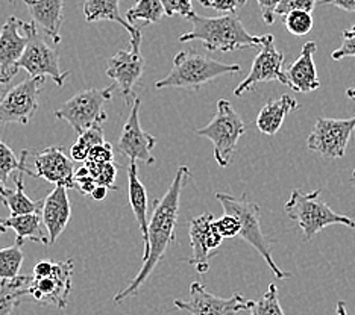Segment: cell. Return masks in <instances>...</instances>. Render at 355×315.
<instances>
[{
  "mask_svg": "<svg viewBox=\"0 0 355 315\" xmlns=\"http://www.w3.org/2000/svg\"><path fill=\"white\" fill-rule=\"evenodd\" d=\"M193 174L187 165L176 170L171 187L161 199L153 201V213L149 218V249L143 253V267L125 289L114 296V303H122L125 298L139 293L140 287L157 269L166 255L167 247L176 240V223L180 217V200L185 185Z\"/></svg>",
  "mask_w": 355,
  "mask_h": 315,
  "instance_id": "6da1fadb",
  "label": "cell"
},
{
  "mask_svg": "<svg viewBox=\"0 0 355 315\" xmlns=\"http://www.w3.org/2000/svg\"><path fill=\"white\" fill-rule=\"evenodd\" d=\"M189 21L193 29L180 37L181 43L199 39L211 52H234L261 44V35L249 34L237 14H223L220 17H200L195 14Z\"/></svg>",
  "mask_w": 355,
  "mask_h": 315,
  "instance_id": "7a4b0ae2",
  "label": "cell"
},
{
  "mask_svg": "<svg viewBox=\"0 0 355 315\" xmlns=\"http://www.w3.org/2000/svg\"><path fill=\"white\" fill-rule=\"evenodd\" d=\"M239 71V64H225L195 51H184L175 56L172 70L166 78L155 82V87L158 90L184 88L189 91H199L214 79L225 75H236Z\"/></svg>",
  "mask_w": 355,
  "mask_h": 315,
  "instance_id": "3957f363",
  "label": "cell"
},
{
  "mask_svg": "<svg viewBox=\"0 0 355 315\" xmlns=\"http://www.w3.org/2000/svg\"><path fill=\"white\" fill-rule=\"evenodd\" d=\"M320 194V190L311 192L293 190L292 196H290L284 206L287 217L300 226L304 238L306 241H311L320 231L333 224H343L355 229V222L352 218L333 211L327 201L322 199Z\"/></svg>",
  "mask_w": 355,
  "mask_h": 315,
  "instance_id": "277c9868",
  "label": "cell"
},
{
  "mask_svg": "<svg viewBox=\"0 0 355 315\" xmlns=\"http://www.w3.org/2000/svg\"><path fill=\"white\" fill-rule=\"evenodd\" d=\"M216 199L222 205L225 214L236 215L239 218L241 224L240 237L246 242H249V244L263 256V260L269 265V269L275 274L277 279L292 278V274L282 271L277 265V262L273 261L270 244L261 231L260 206H258L255 201L249 200L248 194H241L240 197H236L227 192H217Z\"/></svg>",
  "mask_w": 355,
  "mask_h": 315,
  "instance_id": "5b68a950",
  "label": "cell"
},
{
  "mask_svg": "<svg viewBox=\"0 0 355 315\" xmlns=\"http://www.w3.org/2000/svg\"><path fill=\"white\" fill-rule=\"evenodd\" d=\"M245 121L232 108L227 99L217 102V111L213 120L205 127L196 131L199 136L211 140L214 145V159L220 167H228L237 150V143L245 135Z\"/></svg>",
  "mask_w": 355,
  "mask_h": 315,
  "instance_id": "8992f818",
  "label": "cell"
},
{
  "mask_svg": "<svg viewBox=\"0 0 355 315\" xmlns=\"http://www.w3.org/2000/svg\"><path fill=\"white\" fill-rule=\"evenodd\" d=\"M114 85L108 88H87L70 97L55 111V117L67 121L76 134H84L94 126H102L108 114L105 112V103L112 99Z\"/></svg>",
  "mask_w": 355,
  "mask_h": 315,
  "instance_id": "52a82bcc",
  "label": "cell"
},
{
  "mask_svg": "<svg viewBox=\"0 0 355 315\" xmlns=\"http://www.w3.org/2000/svg\"><path fill=\"white\" fill-rule=\"evenodd\" d=\"M20 172L66 188H76L73 163L58 145H49L40 152L21 150Z\"/></svg>",
  "mask_w": 355,
  "mask_h": 315,
  "instance_id": "ba28073f",
  "label": "cell"
},
{
  "mask_svg": "<svg viewBox=\"0 0 355 315\" xmlns=\"http://www.w3.org/2000/svg\"><path fill=\"white\" fill-rule=\"evenodd\" d=\"M23 29L28 35V46L19 62V67L25 69L31 78L47 76L56 85L62 87L64 80L69 76V71H61L58 52L44 43V39L38 34L37 24L34 21H25Z\"/></svg>",
  "mask_w": 355,
  "mask_h": 315,
  "instance_id": "9c48e42d",
  "label": "cell"
},
{
  "mask_svg": "<svg viewBox=\"0 0 355 315\" xmlns=\"http://www.w3.org/2000/svg\"><path fill=\"white\" fill-rule=\"evenodd\" d=\"M43 85L44 78L37 76L8 88L0 99V126L28 125L38 109Z\"/></svg>",
  "mask_w": 355,
  "mask_h": 315,
  "instance_id": "30bf717a",
  "label": "cell"
},
{
  "mask_svg": "<svg viewBox=\"0 0 355 315\" xmlns=\"http://www.w3.org/2000/svg\"><path fill=\"white\" fill-rule=\"evenodd\" d=\"M355 131V116L351 118L320 117L306 138V147L327 159L343 158Z\"/></svg>",
  "mask_w": 355,
  "mask_h": 315,
  "instance_id": "8fae6325",
  "label": "cell"
},
{
  "mask_svg": "<svg viewBox=\"0 0 355 315\" xmlns=\"http://www.w3.org/2000/svg\"><path fill=\"white\" fill-rule=\"evenodd\" d=\"M282 66H284V55L275 47L273 35H261L260 52L255 56L249 75L234 90V96L241 97L245 93L254 90L257 85L272 82V80H278L287 87L286 71L282 70Z\"/></svg>",
  "mask_w": 355,
  "mask_h": 315,
  "instance_id": "7c38bea8",
  "label": "cell"
},
{
  "mask_svg": "<svg viewBox=\"0 0 355 315\" xmlns=\"http://www.w3.org/2000/svg\"><path fill=\"white\" fill-rule=\"evenodd\" d=\"M173 305L178 309L191 315H237L241 311H249L252 300H246L239 293H234L230 298L217 297L209 293L200 282H193L190 285L189 300L176 298Z\"/></svg>",
  "mask_w": 355,
  "mask_h": 315,
  "instance_id": "4fadbf2b",
  "label": "cell"
},
{
  "mask_svg": "<svg viewBox=\"0 0 355 315\" xmlns=\"http://www.w3.org/2000/svg\"><path fill=\"white\" fill-rule=\"evenodd\" d=\"M73 270V260L53 262V269L49 276L38 279L34 278L28 296L40 305H52L58 309H64L69 303L71 288H73V284H71Z\"/></svg>",
  "mask_w": 355,
  "mask_h": 315,
  "instance_id": "5bb4252c",
  "label": "cell"
},
{
  "mask_svg": "<svg viewBox=\"0 0 355 315\" xmlns=\"http://www.w3.org/2000/svg\"><path fill=\"white\" fill-rule=\"evenodd\" d=\"M25 21L10 15L0 29V85L10 84L20 71L19 62L28 46Z\"/></svg>",
  "mask_w": 355,
  "mask_h": 315,
  "instance_id": "9a60e30c",
  "label": "cell"
},
{
  "mask_svg": "<svg viewBox=\"0 0 355 315\" xmlns=\"http://www.w3.org/2000/svg\"><path fill=\"white\" fill-rule=\"evenodd\" d=\"M140 107L141 102L137 97L131 105V111H129V116L123 125L122 134L119 136L117 147L131 161H143L144 164L152 165L155 163V156H153L152 149L155 147L157 138L141 129L139 117Z\"/></svg>",
  "mask_w": 355,
  "mask_h": 315,
  "instance_id": "2e32d148",
  "label": "cell"
},
{
  "mask_svg": "<svg viewBox=\"0 0 355 315\" xmlns=\"http://www.w3.org/2000/svg\"><path fill=\"white\" fill-rule=\"evenodd\" d=\"M213 222L214 215L204 213L199 217L191 218L189 223L190 244L193 249L189 264L195 267L198 273H207L209 270V260L223 242V237L214 229Z\"/></svg>",
  "mask_w": 355,
  "mask_h": 315,
  "instance_id": "e0dca14e",
  "label": "cell"
},
{
  "mask_svg": "<svg viewBox=\"0 0 355 315\" xmlns=\"http://www.w3.org/2000/svg\"><path fill=\"white\" fill-rule=\"evenodd\" d=\"M105 73H107L108 78L114 80L126 103L131 107L137 99L134 87L144 73V58L141 56L140 47L129 46L125 51L117 52L108 60Z\"/></svg>",
  "mask_w": 355,
  "mask_h": 315,
  "instance_id": "ac0fdd59",
  "label": "cell"
},
{
  "mask_svg": "<svg viewBox=\"0 0 355 315\" xmlns=\"http://www.w3.org/2000/svg\"><path fill=\"white\" fill-rule=\"evenodd\" d=\"M67 190L69 188L62 185H56V188L49 196L43 199L42 217L47 235H49V246L55 244L56 240L61 237L70 220L71 206Z\"/></svg>",
  "mask_w": 355,
  "mask_h": 315,
  "instance_id": "d6986e66",
  "label": "cell"
},
{
  "mask_svg": "<svg viewBox=\"0 0 355 315\" xmlns=\"http://www.w3.org/2000/svg\"><path fill=\"white\" fill-rule=\"evenodd\" d=\"M318 44L314 42H306L302 46L301 55L297 60L286 70L287 87L296 93H311L320 87L316 64H314V53Z\"/></svg>",
  "mask_w": 355,
  "mask_h": 315,
  "instance_id": "ffe728a7",
  "label": "cell"
},
{
  "mask_svg": "<svg viewBox=\"0 0 355 315\" xmlns=\"http://www.w3.org/2000/svg\"><path fill=\"white\" fill-rule=\"evenodd\" d=\"M37 26L51 37L53 44L61 43V26L64 21V0H23Z\"/></svg>",
  "mask_w": 355,
  "mask_h": 315,
  "instance_id": "44dd1931",
  "label": "cell"
},
{
  "mask_svg": "<svg viewBox=\"0 0 355 315\" xmlns=\"http://www.w3.org/2000/svg\"><path fill=\"white\" fill-rule=\"evenodd\" d=\"M43 217L42 213H32L23 215H11L0 217V235H3L6 231L15 232V244L23 246L26 240H31L38 244H49V235L43 229Z\"/></svg>",
  "mask_w": 355,
  "mask_h": 315,
  "instance_id": "7402d4cb",
  "label": "cell"
},
{
  "mask_svg": "<svg viewBox=\"0 0 355 315\" xmlns=\"http://www.w3.org/2000/svg\"><path fill=\"white\" fill-rule=\"evenodd\" d=\"M120 0H85L84 3V17L87 23H96V21H116L120 26H123L129 35H131V42L129 46L140 47L141 46V32L137 29L134 24L125 20L120 15L119 8Z\"/></svg>",
  "mask_w": 355,
  "mask_h": 315,
  "instance_id": "603a6c76",
  "label": "cell"
},
{
  "mask_svg": "<svg viewBox=\"0 0 355 315\" xmlns=\"http://www.w3.org/2000/svg\"><path fill=\"white\" fill-rule=\"evenodd\" d=\"M128 194L129 204H131L135 220L140 226L143 242H144V253L149 249V218H148V192L144 185L139 177V167L135 161H131L128 165Z\"/></svg>",
  "mask_w": 355,
  "mask_h": 315,
  "instance_id": "cb8c5ba5",
  "label": "cell"
},
{
  "mask_svg": "<svg viewBox=\"0 0 355 315\" xmlns=\"http://www.w3.org/2000/svg\"><path fill=\"white\" fill-rule=\"evenodd\" d=\"M297 108H300V103H297L295 97L288 94L281 96L277 100L268 102L257 116L255 123L258 131L269 136L278 134L286 117Z\"/></svg>",
  "mask_w": 355,
  "mask_h": 315,
  "instance_id": "d4e9b609",
  "label": "cell"
},
{
  "mask_svg": "<svg viewBox=\"0 0 355 315\" xmlns=\"http://www.w3.org/2000/svg\"><path fill=\"white\" fill-rule=\"evenodd\" d=\"M15 190L5 188L0 191V201L5 208L10 209L11 215H23L32 213H42L43 200H31L25 192V183H23V173L15 174Z\"/></svg>",
  "mask_w": 355,
  "mask_h": 315,
  "instance_id": "484cf974",
  "label": "cell"
},
{
  "mask_svg": "<svg viewBox=\"0 0 355 315\" xmlns=\"http://www.w3.org/2000/svg\"><path fill=\"white\" fill-rule=\"evenodd\" d=\"M34 276H21L0 282V315H11L21 303V298L28 296Z\"/></svg>",
  "mask_w": 355,
  "mask_h": 315,
  "instance_id": "4316f807",
  "label": "cell"
},
{
  "mask_svg": "<svg viewBox=\"0 0 355 315\" xmlns=\"http://www.w3.org/2000/svg\"><path fill=\"white\" fill-rule=\"evenodd\" d=\"M164 14V6L161 0H137V3L128 10L126 19L129 23L143 20L146 24H155L161 21Z\"/></svg>",
  "mask_w": 355,
  "mask_h": 315,
  "instance_id": "83f0119b",
  "label": "cell"
},
{
  "mask_svg": "<svg viewBox=\"0 0 355 315\" xmlns=\"http://www.w3.org/2000/svg\"><path fill=\"white\" fill-rule=\"evenodd\" d=\"M23 261H25V255L20 246L14 244L0 249V282L17 278Z\"/></svg>",
  "mask_w": 355,
  "mask_h": 315,
  "instance_id": "f1b7e54d",
  "label": "cell"
},
{
  "mask_svg": "<svg viewBox=\"0 0 355 315\" xmlns=\"http://www.w3.org/2000/svg\"><path fill=\"white\" fill-rule=\"evenodd\" d=\"M249 315H284L275 284L269 285L260 300L252 302L251 308H249Z\"/></svg>",
  "mask_w": 355,
  "mask_h": 315,
  "instance_id": "f546056e",
  "label": "cell"
},
{
  "mask_svg": "<svg viewBox=\"0 0 355 315\" xmlns=\"http://www.w3.org/2000/svg\"><path fill=\"white\" fill-rule=\"evenodd\" d=\"M15 170L20 172V158L15 156L10 145L0 140V191L8 188L6 182Z\"/></svg>",
  "mask_w": 355,
  "mask_h": 315,
  "instance_id": "4dcf8cb0",
  "label": "cell"
},
{
  "mask_svg": "<svg viewBox=\"0 0 355 315\" xmlns=\"http://www.w3.org/2000/svg\"><path fill=\"white\" fill-rule=\"evenodd\" d=\"M284 24L290 34L295 37H305L313 29V17L311 12L305 11H292L284 15Z\"/></svg>",
  "mask_w": 355,
  "mask_h": 315,
  "instance_id": "1f68e13d",
  "label": "cell"
},
{
  "mask_svg": "<svg viewBox=\"0 0 355 315\" xmlns=\"http://www.w3.org/2000/svg\"><path fill=\"white\" fill-rule=\"evenodd\" d=\"M87 168L90 170V174L94 177L98 185L108 187L112 191H117L119 188L114 185L117 177V164L116 163H105V164H96V163H85Z\"/></svg>",
  "mask_w": 355,
  "mask_h": 315,
  "instance_id": "d6a6232c",
  "label": "cell"
},
{
  "mask_svg": "<svg viewBox=\"0 0 355 315\" xmlns=\"http://www.w3.org/2000/svg\"><path fill=\"white\" fill-rule=\"evenodd\" d=\"M213 226L214 229L223 237V240L237 237L240 235V231H241L240 220L236 215H231V214H223L220 218H214Z\"/></svg>",
  "mask_w": 355,
  "mask_h": 315,
  "instance_id": "836d02e7",
  "label": "cell"
},
{
  "mask_svg": "<svg viewBox=\"0 0 355 315\" xmlns=\"http://www.w3.org/2000/svg\"><path fill=\"white\" fill-rule=\"evenodd\" d=\"M161 2H163L164 12L168 17H173L178 14L185 20H190L196 14L191 0H161Z\"/></svg>",
  "mask_w": 355,
  "mask_h": 315,
  "instance_id": "e575fe53",
  "label": "cell"
},
{
  "mask_svg": "<svg viewBox=\"0 0 355 315\" xmlns=\"http://www.w3.org/2000/svg\"><path fill=\"white\" fill-rule=\"evenodd\" d=\"M331 58L334 61L355 58V24L351 29L342 32V46L331 53Z\"/></svg>",
  "mask_w": 355,
  "mask_h": 315,
  "instance_id": "d590c367",
  "label": "cell"
},
{
  "mask_svg": "<svg viewBox=\"0 0 355 315\" xmlns=\"http://www.w3.org/2000/svg\"><path fill=\"white\" fill-rule=\"evenodd\" d=\"M316 3L318 0H282L279 6L277 8V15L284 17V15L292 11L313 12L314 8H316Z\"/></svg>",
  "mask_w": 355,
  "mask_h": 315,
  "instance_id": "8d00e7d4",
  "label": "cell"
},
{
  "mask_svg": "<svg viewBox=\"0 0 355 315\" xmlns=\"http://www.w3.org/2000/svg\"><path fill=\"white\" fill-rule=\"evenodd\" d=\"M88 163H96V164H105V163H114V152L110 143H103L99 145H94V147L88 153ZM85 161V163H87Z\"/></svg>",
  "mask_w": 355,
  "mask_h": 315,
  "instance_id": "74e56055",
  "label": "cell"
},
{
  "mask_svg": "<svg viewBox=\"0 0 355 315\" xmlns=\"http://www.w3.org/2000/svg\"><path fill=\"white\" fill-rule=\"evenodd\" d=\"M76 141L80 143L83 145H85L88 150H92L94 145H99V144L107 143V141H105L102 126H94L92 129H88V131H85L84 134L78 135V140Z\"/></svg>",
  "mask_w": 355,
  "mask_h": 315,
  "instance_id": "f35d334b",
  "label": "cell"
},
{
  "mask_svg": "<svg viewBox=\"0 0 355 315\" xmlns=\"http://www.w3.org/2000/svg\"><path fill=\"white\" fill-rule=\"evenodd\" d=\"M282 0H257V3L260 6V11H261V17L268 26L275 23L277 8L279 6Z\"/></svg>",
  "mask_w": 355,
  "mask_h": 315,
  "instance_id": "ab89813d",
  "label": "cell"
},
{
  "mask_svg": "<svg viewBox=\"0 0 355 315\" xmlns=\"http://www.w3.org/2000/svg\"><path fill=\"white\" fill-rule=\"evenodd\" d=\"M248 0H213L211 8L220 12L228 14H237V10L246 5Z\"/></svg>",
  "mask_w": 355,
  "mask_h": 315,
  "instance_id": "60d3db41",
  "label": "cell"
},
{
  "mask_svg": "<svg viewBox=\"0 0 355 315\" xmlns=\"http://www.w3.org/2000/svg\"><path fill=\"white\" fill-rule=\"evenodd\" d=\"M75 185H76V190L80 194H84V196H92L96 187H98V182H96V179L92 174H87V176L75 177Z\"/></svg>",
  "mask_w": 355,
  "mask_h": 315,
  "instance_id": "b9f144b4",
  "label": "cell"
},
{
  "mask_svg": "<svg viewBox=\"0 0 355 315\" xmlns=\"http://www.w3.org/2000/svg\"><path fill=\"white\" fill-rule=\"evenodd\" d=\"M69 152H70V158L73 161H78V163H83V161L85 163L88 159V153H90V150H88L85 145H83L78 141L70 145Z\"/></svg>",
  "mask_w": 355,
  "mask_h": 315,
  "instance_id": "7bdbcfd3",
  "label": "cell"
},
{
  "mask_svg": "<svg viewBox=\"0 0 355 315\" xmlns=\"http://www.w3.org/2000/svg\"><path fill=\"white\" fill-rule=\"evenodd\" d=\"M320 3L333 5L346 12H355V0H320Z\"/></svg>",
  "mask_w": 355,
  "mask_h": 315,
  "instance_id": "ee69618b",
  "label": "cell"
},
{
  "mask_svg": "<svg viewBox=\"0 0 355 315\" xmlns=\"http://www.w3.org/2000/svg\"><path fill=\"white\" fill-rule=\"evenodd\" d=\"M108 191H110L108 187H103V185H98V187H96V190L93 191L92 197H93L94 200H103L105 197L108 196Z\"/></svg>",
  "mask_w": 355,
  "mask_h": 315,
  "instance_id": "f6af8a7d",
  "label": "cell"
},
{
  "mask_svg": "<svg viewBox=\"0 0 355 315\" xmlns=\"http://www.w3.org/2000/svg\"><path fill=\"white\" fill-rule=\"evenodd\" d=\"M336 314L337 315H348V312H346V305L345 302H337V306H336Z\"/></svg>",
  "mask_w": 355,
  "mask_h": 315,
  "instance_id": "bcb514c9",
  "label": "cell"
},
{
  "mask_svg": "<svg viewBox=\"0 0 355 315\" xmlns=\"http://www.w3.org/2000/svg\"><path fill=\"white\" fill-rule=\"evenodd\" d=\"M346 96H348L351 100H355V87L354 88H348V90H346Z\"/></svg>",
  "mask_w": 355,
  "mask_h": 315,
  "instance_id": "7dc6e473",
  "label": "cell"
},
{
  "mask_svg": "<svg viewBox=\"0 0 355 315\" xmlns=\"http://www.w3.org/2000/svg\"><path fill=\"white\" fill-rule=\"evenodd\" d=\"M211 2L213 0H199V3L205 8H211Z\"/></svg>",
  "mask_w": 355,
  "mask_h": 315,
  "instance_id": "c3c4849f",
  "label": "cell"
},
{
  "mask_svg": "<svg viewBox=\"0 0 355 315\" xmlns=\"http://www.w3.org/2000/svg\"><path fill=\"white\" fill-rule=\"evenodd\" d=\"M8 2H11V3H15V2H17V0H8Z\"/></svg>",
  "mask_w": 355,
  "mask_h": 315,
  "instance_id": "681fc988",
  "label": "cell"
},
{
  "mask_svg": "<svg viewBox=\"0 0 355 315\" xmlns=\"http://www.w3.org/2000/svg\"><path fill=\"white\" fill-rule=\"evenodd\" d=\"M354 179H355V168H354Z\"/></svg>",
  "mask_w": 355,
  "mask_h": 315,
  "instance_id": "f907efd6",
  "label": "cell"
}]
</instances>
